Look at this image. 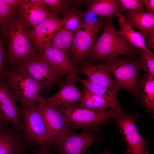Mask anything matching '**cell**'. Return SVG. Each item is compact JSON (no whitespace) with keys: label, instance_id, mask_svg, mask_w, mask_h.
I'll use <instances>...</instances> for the list:
<instances>
[{"label":"cell","instance_id":"cell-1","mask_svg":"<svg viewBox=\"0 0 154 154\" xmlns=\"http://www.w3.org/2000/svg\"><path fill=\"white\" fill-rule=\"evenodd\" d=\"M7 46V61L13 69L36 52L28 32V29L17 13L1 29Z\"/></svg>","mask_w":154,"mask_h":154},{"label":"cell","instance_id":"cell-2","mask_svg":"<svg viewBox=\"0 0 154 154\" xmlns=\"http://www.w3.org/2000/svg\"><path fill=\"white\" fill-rule=\"evenodd\" d=\"M103 27V32L96 39L90 52L91 60H102L121 55L133 58L139 54L138 49L132 46L116 34L117 31L112 19L106 18Z\"/></svg>","mask_w":154,"mask_h":154},{"label":"cell","instance_id":"cell-3","mask_svg":"<svg viewBox=\"0 0 154 154\" xmlns=\"http://www.w3.org/2000/svg\"><path fill=\"white\" fill-rule=\"evenodd\" d=\"M108 66L118 88L127 91L133 96L135 102H139L141 91L139 72L142 70L141 58L118 56L102 60Z\"/></svg>","mask_w":154,"mask_h":154},{"label":"cell","instance_id":"cell-4","mask_svg":"<svg viewBox=\"0 0 154 154\" xmlns=\"http://www.w3.org/2000/svg\"><path fill=\"white\" fill-rule=\"evenodd\" d=\"M56 107L65 117L73 130L82 129L95 133H100L101 125H107L110 119H116L121 114L112 109L94 110L79 107L76 104Z\"/></svg>","mask_w":154,"mask_h":154},{"label":"cell","instance_id":"cell-5","mask_svg":"<svg viewBox=\"0 0 154 154\" xmlns=\"http://www.w3.org/2000/svg\"><path fill=\"white\" fill-rule=\"evenodd\" d=\"M20 116L23 119V137L33 147L50 150L53 145L49 130L40 109L38 102L21 108Z\"/></svg>","mask_w":154,"mask_h":154},{"label":"cell","instance_id":"cell-6","mask_svg":"<svg viewBox=\"0 0 154 154\" xmlns=\"http://www.w3.org/2000/svg\"><path fill=\"white\" fill-rule=\"evenodd\" d=\"M4 76L15 101L20 102L23 108L44 101L39 93L41 86L23 70L5 68Z\"/></svg>","mask_w":154,"mask_h":154},{"label":"cell","instance_id":"cell-7","mask_svg":"<svg viewBox=\"0 0 154 154\" xmlns=\"http://www.w3.org/2000/svg\"><path fill=\"white\" fill-rule=\"evenodd\" d=\"M139 114L124 112L109 123L115 125L120 131L127 146L124 154H149L146 146L149 142L141 135L137 129L136 121Z\"/></svg>","mask_w":154,"mask_h":154},{"label":"cell","instance_id":"cell-8","mask_svg":"<svg viewBox=\"0 0 154 154\" xmlns=\"http://www.w3.org/2000/svg\"><path fill=\"white\" fill-rule=\"evenodd\" d=\"M17 68L24 71L37 82L41 88L53 85L58 78L52 70L43 52H35Z\"/></svg>","mask_w":154,"mask_h":154},{"label":"cell","instance_id":"cell-9","mask_svg":"<svg viewBox=\"0 0 154 154\" xmlns=\"http://www.w3.org/2000/svg\"><path fill=\"white\" fill-rule=\"evenodd\" d=\"M103 138L92 131L76 134L69 130L55 147L59 154H84L89 147Z\"/></svg>","mask_w":154,"mask_h":154},{"label":"cell","instance_id":"cell-10","mask_svg":"<svg viewBox=\"0 0 154 154\" xmlns=\"http://www.w3.org/2000/svg\"><path fill=\"white\" fill-rule=\"evenodd\" d=\"M38 103L55 147L70 130L68 122L56 107L49 105L44 100Z\"/></svg>","mask_w":154,"mask_h":154},{"label":"cell","instance_id":"cell-11","mask_svg":"<svg viewBox=\"0 0 154 154\" xmlns=\"http://www.w3.org/2000/svg\"><path fill=\"white\" fill-rule=\"evenodd\" d=\"M16 102L4 78H0V121L11 124L22 132L23 127L20 119L21 108Z\"/></svg>","mask_w":154,"mask_h":154},{"label":"cell","instance_id":"cell-12","mask_svg":"<svg viewBox=\"0 0 154 154\" xmlns=\"http://www.w3.org/2000/svg\"><path fill=\"white\" fill-rule=\"evenodd\" d=\"M32 148L22 132L9 123L0 121V154H25Z\"/></svg>","mask_w":154,"mask_h":154},{"label":"cell","instance_id":"cell-13","mask_svg":"<svg viewBox=\"0 0 154 154\" xmlns=\"http://www.w3.org/2000/svg\"><path fill=\"white\" fill-rule=\"evenodd\" d=\"M63 27L62 19L52 16L28 30V34L35 50L42 53L44 48L50 44L52 36Z\"/></svg>","mask_w":154,"mask_h":154},{"label":"cell","instance_id":"cell-14","mask_svg":"<svg viewBox=\"0 0 154 154\" xmlns=\"http://www.w3.org/2000/svg\"><path fill=\"white\" fill-rule=\"evenodd\" d=\"M76 74L66 76L60 85L58 91L50 97L43 98L48 104L54 106H68L76 104L81 101L83 95L76 85Z\"/></svg>","mask_w":154,"mask_h":154},{"label":"cell","instance_id":"cell-15","mask_svg":"<svg viewBox=\"0 0 154 154\" xmlns=\"http://www.w3.org/2000/svg\"><path fill=\"white\" fill-rule=\"evenodd\" d=\"M100 30L81 25L74 32L71 51L76 60H82L90 52Z\"/></svg>","mask_w":154,"mask_h":154},{"label":"cell","instance_id":"cell-16","mask_svg":"<svg viewBox=\"0 0 154 154\" xmlns=\"http://www.w3.org/2000/svg\"><path fill=\"white\" fill-rule=\"evenodd\" d=\"M123 16L132 27L138 30L143 36L148 48L154 49V14L145 11L127 12Z\"/></svg>","mask_w":154,"mask_h":154},{"label":"cell","instance_id":"cell-17","mask_svg":"<svg viewBox=\"0 0 154 154\" xmlns=\"http://www.w3.org/2000/svg\"><path fill=\"white\" fill-rule=\"evenodd\" d=\"M43 53L52 70L58 78L77 72L73 61L61 50L49 44L44 48Z\"/></svg>","mask_w":154,"mask_h":154},{"label":"cell","instance_id":"cell-18","mask_svg":"<svg viewBox=\"0 0 154 154\" xmlns=\"http://www.w3.org/2000/svg\"><path fill=\"white\" fill-rule=\"evenodd\" d=\"M17 13L29 30L54 16L51 14L49 9L44 8L30 0H18Z\"/></svg>","mask_w":154,"mask_h":154},{"label":"cell","instance_id":"cell-19","mask_svg":"<svg viewBox=\"0 0 154 154\" xmlns=\"http://www.w3.org/2000/svg\"><path fill=\"white\" fill-rule=\"evenodd\" d=\"M77 72L84 74L88 79L98 85L117 91L119 90L112 77L108 66L103 62L87 63Z\"/></svg>","mask_w":154,"mask_h":154},{"label":"cell","instance_id":"cell-20","mask_svg":"<svg viewBox=\"0 0 154 154\" xmlns=\"http://www.w3.org/2000/svg\"><path fill=\"white\" fill-rule=\"evenodd\" d=\"M116 16L119 17L118 22L120 29L116 34L122 37L132 46L152 53L147 47L143 35L138 31L133 29L127 22L123 14L121 13Z\"/></svg>","mask_w":154,"mask_h":154},{"label":"cell","instance_id":"cell-21","mask_svg":"<svg viewBox=\"0 0 154 154\" xmlns=\"http://www.w3.org/2000/svg\"><path fill=\"white\" fill-rule=\"evenodd\" d=\"M75 77L77 81L82 83L83 86L89 91L102 97L109 102L113 106L114 110L121 114L123 113L118 99V91L99 85L88 79H84L80 78L76 74Z\"/></svg>","mask_w":154,"mask_h":154},{"label":"cell","instance_id":"cell-22","mask_svg":"<svg viewBox=\"0 0 154 154\" xmlns=\"http://www.w3.org/2000/svg\"><path fill=\"white\" fill-rule=\"evenodd\" d=\"M140 88L142 89L139 102L148 113L153 117L154 112V76L147 74L141 78Z\"/></svg>","mask_w":154,"mask_h":154},{"label":"cell","instance_id":"cell-23","mask_svg":"<svg viewBox=\"0 0 154 154\" xmlns=\"http://www.w3.org/2000/svg\"><path fill=\"white\" fill-rule=\"evenodd\" d=\"M91 3L88 10L99 16L112 19L121 13L119 0H93Z\"/></svg>","mask_w":154,"mask_h":154},{"label":"cell","instance_id":"cell-24","mask_svg":"<svg viewBox=\"0 0 154 154\" xmlns=\"http://www.w3.org/2000/svg\"><path fill=\"white\" fill-rule=\"evenodd\" d=\"M83 95L77 106L94 110H102L114 108L112 105L102 97L95 94L83 86Z\"/></svg>","mask_w":154,"mask_h":154},{"label":"cell","instance_id":"cell-25","mask_svg":"<svg viewBox=\"0 0 154 154\" xmlns=\"http://www.w3.org/2000/svg\"><path fill=\"white\" fill-rule=\"evenodd\" d=\"M73 35V32L63 27L52 36L50 44L68 56V53L71 51Z\"/></svg>","mask_w":154,"mask_h":154},{"label":"cell","instance_id":"cell-26","mask_svg":"<svg viewBox=\"0 0 154 154\" xmlns=\"http://www.w3.org/2000/svg\"><path fill=\"white\" fill-rule=\"evenodd\" d=\"M78 11L75 8L67 7L62 12L63 27L73 33L82 25Z\"/></svg>","mask_w":154,"mask_h":154},{"label":"cell","instance_id":"cell-27","mask_svg":"<svg viewBox=\"0 0 154 154\" xmlns=\"http://www.w3.org/2000/svg\"><path fill=\"white\" fill-rule=\"evenodd\" d=\"M78 13L82 25L90 29H100L104 27L106 18L98 16L88 9L84 12L78 10Z\"/></svg>","mask_w":154,"mask_h":154},{"label":"cell","instance_id":"cell-28","mask_svg":"<svg viewBox=\"0 0 154 154\" xmlns=\"http://www.w3.org/2000/svg\"><path fill=\"white\" fill-rule=\"evenodd\" d=\"M141 56L142 70L146 74L154 76V54L146 50L138 49Z\"/></svg>","mask_w":154,"mask_h":154},{"label":"cell","instance_id":"cell-29","mask_svg":"<svg viewBox=\"0 0 154 154\" xmlns=\"http://www.w3.org/2000/svg\"><path fill=\"white\" fill-rule=\"evenodd\" d=\"M121 11L127 12L145 11L141 0H119Z\"/></svg>","mask_w":154,"mask_h":154},{"label":"cell","instance_id":"cell-30","mask_svg":"<svg viewBox=\"0 0 154 154\" xmlns=\"http://www.w3.org/2000/svg\"><path fill=\"white\" fill-rule=\"evenodd\" d=\"M49 7V10L53 15L58 17L62 10L67 7L68 2L63 0H44Z\"/></svg>","mask_w":154,"mask_h":154},{"label":"cell","instance_id":"cell-31","mask_svg":"<svg viewBox=\"0 0 154 154\" xmlns=\"http://www.w3.org/2000/svg\"><path fill=\"white\" fill-rule=\"evenodd\" d=\"M13 17L4 0H0V24L1 29L4 24Z\"/></svg>","mask_w":154,"mask_h":154},{"label":"cell","instance_id":"cell-32","mask_svg":"<svg viewBox=\"0 0 154 154\" xmlns=\"http://www.w3.org/2000/svg\"><path fill=\"white\" fill-rule=\"evenodd\" d=\"M7 61L3 41L0 37V78H4V73L6 68L4 66V63Z\"/></svg>","mask_w":154,"mask_h":154},{"label":"cell","instance_id":"cell-33","mask_svg":"<svg viewBox=\"0 0 154 154\" xmlns=\"http://www.w3.org/2000/svg\"><path fill=\"white\" fill-rule=\"evenodd\" d=\"M7 5L11 13L14 16L17 13L18 0H4Z\"/></svg>","mask_w":154,"mask_h":154},{"label":"cell","instance_id":"cell-34","mask_svg":"<svg viewBox=\"0 0 154 154\" xmlns=\"http://www.w3.org/2000/svg\"><path fill=\"white\" fill-rule=\"evenodd\" d=\"M142 4L145 6V12L154 14V0H141Z\"/></svg>","mask_w":154,"mask_h":154},{"label":"cell","instance_id":"cell-35","mask_svg":"<svg viewBox=\"0 0 154 154\" xmlns=\"http://www.w3.org/2000/svg\"><path fill=\"white\" fill-rule=\"evenodd\" d=\"M87 154H112V153L110 152L109 148H107L103 152H100L98 151L95 154L92 153L91 150H89Z\"/></svg>","mask_w":154,"mask_h":154},{"label":"cell","instance_id":"cell-36","mask_svg":"<svg viewBox=\"0 0 154 154\" xmlns=\"http://www.w3.org/2000/svg\"><path fill=\"white\" fill-rule=\"evenodd\" d=\"M49 150L41 149L36 151L35 154H50Z\"/></svg>","mask_w":154,"mask_h":154}]
</instances>
